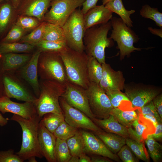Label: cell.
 Segmentation results:
<instances>
[{"label":"cell","mask_w":162,"mask_h":162,"mask_svg":"<svg viewBox=\"0 0 162 162\" xmlns=\"http://www.w3.org/2000/svg\"><path fill=\"white\" fill-rule=\"evenodd\" d=\"M35 46L26 43L17 42L11 43H0V54L7 53H29Z\"/></svg>","instance_id":"obj_28"},{"label":"cell","mask_w":162,"mask_h":162,"mask_svg":"<svg viewBox=\"0 0 162 162\" xmlns=\"http://www.w3.org/2000/svg\"><path fill=\"white\" fill-rule=\"evenodd\" d=\"M42 22L35 17L21 15L18 16L15 24L27 32L34 30L40 25Z\"/></svg>","instance_id":"obj_41"},{"label":"cell","mask_w":162,"mask_h":162,"mask_svg":"<svg viewBox=\"0 0 162 162\" xmlns=\"http://www.w3.org/2000/svg\"><path fill=\"white\" fill-rule=\"evenodd\" d=\"M38 75L42 80L55 81L65 86L69 82L58 52H41L38 62Z\"/></svg>","instance_id":"obj_5"},{"label":"cell","mask_w":162,"mask_h":162,"mask_svg":"<svg viewBox=\"0 0 162 162\" xmlns=\"http://www.w3.org/2000/svg\"><path fill=\"white\" fill-rule=\"evenodd\" d=\"M79 131L78 129L72 127L64 120L56 129L53 134L56 138L66 140L75 135Z\"/></svg>","instance_id":"obj_38"},{"label":"cell","mask_w":162,"mask_h":162,"mask_svg":"<svg viewBox=\"0 0 162 162\" xmlns=\"http://www.w3.org/2000/svg\"><path fill=\"white\" fill-rule=\"evenodd\" d=\"M61 96L69 105L82 112L92 120L95 118L90 109L86 89L69 82Z\"/></svg>","instance_id":"obj_13"},{"label":"cell","mask_w":162,"mask_h":162,"mask_svg":"<svg viewBox=\"0 0 162 162\" xmlns=\"http://www.w3.org/2000/svg\"><path fill=\"white\" fill-rule=\"evenodd\" d=\"M84 15L81 10L77 8L62 27L68 46L80 52H83L85 50L83 38L86 30Z\"/></svg>","instance_id":"obj_7"},{"label":"cell","mask_w":162,"mask_h":162,"mask_svg":"<svg viewBox=\"0 0 162 162\" xmlns=\"http://www.w3.org/2000/svg\"><path fill=\"white\" fill-rule=\"evenodd\" d=\"M162 123H158L154 127V132L150 135L156 140L161 141L162 139Z\"/></svg>","instance_id":"obj_48"},{"label":"cell","mask_w":162,"mask_h":162,"mask_svg":"<svg viewBox=\"0 0 162 162\" xmlns=\"http://www.w3.org/2000/svg\"><path fill=\"white\" fill-rule=\"evenodd\" d=\"M72 156L79 157L84 152V143L80 131L66 140Z\"/></svg>","instance_id":"obj_31"},{"label":"cell","mask_w":162,"mask_h":162,"mask_svg":"<svg viewBox=\"0 0 162 162\" xmlns=\"http://www.w3.org/2000/svg\"><path fill=\"white\" fill-rule=\"evenodd\" d=\"M80 131L84 141L85 153L106 157L117 162L120 161L117 154L111 152L95 134L85 130Z\"/></svg>","instance_id":"obj_14"},{"label":"cell","mask_w":162,"mask_h":162,"mask_svg":"<svg viewBox=\"0 0 162 162\" xmlns=\"http://www.w3.org/2000/svg\"><path fill=\"white\" fill-rule=\"evenodd\" d=\"M132 127L128 128V131L130 137L139 142H143L146 139V136L145 135L147 129L146 125L140 122L139 117L133 122Z\"/></svg>","instance_id":"obj_36"},{"label":"cell","mask_w":162,"mask_h":162,"mask_svg":"<svg viewBox=\"0 0 162 162\" xmlns=\"http://www.w3.org/2000/svg\"><path fill=\"white\" fill-rule=\"evenodd\" d=\"M14 72H4L2 81L5 95L10 98L33 103L37 98L22 83Z\"/></svg>","instance_id":"obj_12"},{"label":"cell","mask_w":162,"mask_h":162,"mask_svg":"<svg viewBox=\"0 0 162 162\" xmlns=\"http://www.w3.org/2000/svg\"><path fill=\"white\" fill-rule=\"evenodd\" d=\"M148 29L152 34L162 38V28L159 29L153 28L152 27H148Z\"/></svg>","instance_id":"obj_51"},{"label":"cell","mask_w":162,"mask_h":162,"mask_svg":"<svg viewBox=\"0 0 162 162\" xmlns=\"http://www.w3.org/2000/svg\"><path fill=\"white\" fill-rule=\"evenodd\" d=\"M55 154L56 162H68L72 155L66 140L56 138Z\"/></svg>","instance_id":"obj_35"},{"label":"cell","mask_w":162,"mask_h":162,"mask_svg":"<svg viewBox=\"0 0 162 162\" xmlns=\"http://www.w3.org/2000/svg\"><path fill=\"white\" fill-rule=\"evenodd\" d=\"M98 0H85L83 3L81 11L83 14H85L89 10L94 7Z\"/></svg>","instance_id":"obj_47"},{"label":"cell","mask_w":162,"mask_h":162,"mask_svg":"<svg viewBox=\"0 0 162 162\" xmlns=\"http://www.w3.org/2000/svg\"><path fill=\"white\" fill-rule=\"evenodd\" d=\"M92 120L97 126L106 132L117 134L125 138L130 137L128 128L119 123L111 114L106 118L100 119L94 118Z\"/></svg>","instance_id":"obj_23"},{"label":"cell","mask_w":162,"mask_h":162,"mask_svg":"<svg viewBox=\"0 0 162 162\" xmlns=\"http://www.w3.org/2000/svg\"><path fill=\"white\" fill-rule=\"evenodd\" d=\"M41 52L37 50L32 55L29 61L17 70V75L27 82L33 89L38 98L40 92L38 80V62Z\"/></svg>","instance_id":"obj_15"},{"label":"cell","mask_w":162,"mask_h":162,"mask_svg":"<svg viewBox=\"0 0 162 162\" xmlns=\"http://www.w3.org/2000/svg\"><path fill=\"white\" fill-rule=\"evenodd\" d=\"M142 115L144 118L152 122L154 127L158 123H162L159 122L155 117L150 115L145 114Z\"/></svg>","instance_id":"obj_52"},{"label":"cell","mask_w":162,"mask_h":162,"mask_svg":"<svg viewBox=\"0 0 162 162\" xmlns=\"http://www.w3.org/2000/svg\"><path fill=\"white\" fill-rule=\"evenodd\" d=\"M39 82V96L34 102L37 114L42 118L50 112L63 113L59 98L64 92L66 86L55 81L42 80Z\"/></svg>","instance_id":"obj_4"},{"label":"cell","mask_w":162,"mask_h":162,"mask_svg":"<svg viewBox=\"0 0 162 162\" xmlns=\"http://www.w3.org/2000/svg\"><path fill=\"white\" fill-rule=\"evenodd\" d=\"M2 57V54H0V59H1Z\"/></svg>","instance_id":"obj_60"},{"label":"cell","mask_w":162,"mask_h":162,"mask_svg":"<svg viewBox=\"0 0 162 162\" xmlns=\"http://www.w3.org/2000/svg\"><path fill=\"white\" fill-rule=\"evenodd\" d=\"M150 157L154 162H159L162 159V146L148 134L145 141Z\"/></svg>","instance_id":"obj_33"},{"label":"cell","mask_w":162,"mask_h":162,"mask_svg":"<svg viewBox=\"0 0 162 162\" xmlns=\"http://www.w3.org/2000/svg\"><path fill=\"white\" fill-rule=\"evenodd\" d=\"M32 55L29 53L2 54L1 59L3 72H14L17 70L29 61Z\"/></svg>","instance_id":"obj_21"},{"label":"cell","mask_w":162,"mask_h":162,"mask_svg":"<svg viewBox=\"0 0 162 162\" xmlns=\"http://www.w3.org/2000/svg\"><path fill=\"white\" fill-rule=\"evenodd\" d=\"M85 0H53L51 8L45 14L43 22L62 27L73 12L82 6Z\"/></svg>","instance_id":"obj_10"},{"label":"cell","mask_w":162,"mask_h":162,"mask_svg":"<svg viewBox=\"0 0 162 162\" xmlns=\"http://www.w3.org/2000/svg\"><path fill=\"white\" fill-rule=\"evenodd\" d=\"M93 133L103 141L113 154H116L126 144L125 138L118 134L107 132L104 130Z\"/></svg>","instance_id":"obj_24"},{"label":"cell","mask_w":162,"mask_h":162,"mask_svg":"<svg viewBox=\"0 0 162 162\" xmlns=\"http://www.w3.org/2000/svg\"><path fill=\"white\" fill-rule=\"evenodd\" d=\"M12 0H0V3L4 1H11Z\"/></svg>","instance_id":"obj_59"},{"label":"cell","mask_w":162,"mask_h":162,"mask_svg":"<svg viewBox=\"0 0 162 162\" xmlns=\"http://www.w3.org/2000/svg\"><path fill=\"white\" fill-rule=\"evenodd\" d=\"M21 0H12L11 2L14 7L16 9Z\"/></svg>","instance_id":"obj_56"},{"label":"cell","mask_w":162,"mask_h":162,"mask_svg":"<svg viewBox=\"0 0 162 162\" xmlns=\"http://www.w3.org/2000/svg\"><path fill=\"white\" fill-rule=\"evenodd\" d=\"M35 46L41 52L60 53L68 47L66 42L48 41L42 40Z\"/></svg>","instance_id":"obj_32"},{"label":"cell","mask_w":162,"mask_h":162,"mask_svg":"<svg viewBox=\"0 0 162 162\" xmlns=\"http://www.w3.org/2000/svg\"><path fill=\"white\" fill-rule=\"evenodd\" d=\"M91 162H112L111 159L106 157L99 155H92L90 157Z\"/></svg>","instance_id":"obj_49"},{"label":"cell","mask_w":162,"mask_h":162,"mask_svg":"<svg viewBox=\"0 0 162 162\" xmlns=\"http://www.w3.org/2000/svg\"><path fill=\"white\" fill-rule=\"evenodd\" d=\"M59 102L64 121L70 126L93 132L103 130L84 113L69 105L62 96L59 98Z\"/></svg>","instance_id":"obj_11"},{"label":"cell","mask_w":162,"mask_h":162,"mask_svg":"<svg viewBox=\"0 0 162 162\" xmlns=\"http://www.w3.org/2000/svg\"><path fill=\"white\" fill-rule=\"evenodd\" d=\"M141 114L149 115L155 117L159 122H162V119L155 109L152 100L140 108Z\"/></svg>","instance_id":"obj_45"},{"label":"cell","mask_w":162,"mask_h":162,"mask_svg":"<svg viewBox=\"0 0 162 162\" xmlns=\"http://www.w3.org/2000/svg\"><path fill=\"white\" fill-rule=\"evenodd\" d=\"M45 22H42L37 27L29 34L25 35L20 40L21 43L28 44L35 46L42 40Z\"/></svg>","instance_id":"obj_39"},{"label":"cell","mask_w":162,"mask_h":162,"mask_svg":"<svg viewBox=\"0 0 162 162\" xmlns=\"http://www.w3.org/2000/svg\"><path fill=\"white\" fill-rule=\"evenodd\" d=\"M125 143L136 158L146 162L149 161L148 155L143 142H139L130 137L125 138Z\"/></svg>","instance_id":"obj_34"},{"label":"cell","mask_w":162,"mask_h":162,"mask_svg":"<svg viewBox=\"0 0 162 162\" xmlns=\"http://www.w3.org/2000/svg\"><path fill=\"white\" fill-rule=\"evenodd\" d=\"M120 160L123 162H138L139 159L134 155L129 147L124 145L117 153Z\"/></svg>","instance_id":"obj_43"},{"label":"cell","mask_w":162,"mask_h":162,"mask_svg":"<svg viewBox=\"0 0 162 162\" xmlns=\"http://www.w3.org/2000/svg\"><path fill=\"white\" fill-rule=\"evenodd\" d=\"M53 0H21L16 9L19 16L35 17L43 22L44 16Z\"/></svg>","instance_id":"obj_18"},{"label":"cell","mask_w":162,"mask_h":162,"mask_svg":"<svg viewBox=\"0 0 162 162\" xmlns=\"http://www.w3.org/2000/svg\"><path fill=\"white\" fill-rule=\"evenodd\" d=\"M56 138L39 122L38 128V141L40 152L48 162H56L55 149Z\"/></svg>","instance_id":"obj_19"},{"label":"cell","mask_w":162,"mask_h":162,"mask_svg":"<svg viewBox=\"0 0 162 162\" xmlns=\"http://www.w3.org/2000/svg\"><path fill=\"white\" fill-rule=\"evenodd\" d=\"M140 14L143 18L153 20L157 26L162 28V13L157 8H152L148 4L144 5L140 10Z\"/></svg>","instance_id":"obj_37"},{"label":"cell","mask_w":162,"mask_h":162,"mask_svg":"<svg viewBox=\"0 0 162 162\" xmlns=\"http://www.w3.org/2000/svg\"><path fill=\"white\" fill-rule=\"evenodd\" d=\"M3 73L2 69V62H0V98L5 95L2 81Z\"/></svg>","instance_id":"obj_50"},{"label":"cell","mask_w":162,"mask_h":162,"mask_svg":"<svg viewBox=\"0 0 162 162\" xmlns=\"http://www.w3.org/2000/svg\"><path fill=\"white\" fill-rule=\"evenodd\" d=\"M24 160L15 154L12 149L0 151V162H23Z\"/></svg>","instance_id":"obj_44"},{"label":"cell","mask_w":162,"mask_h":162,"mask_svg":"<svg viewBox=\"0 0 162 162\" xmlns=\"http://www.w3.org/2000/svg\"><path fill=\"white\" fill-rule=\"evenodd\" d=\"M28 160L29 162H37L36 159V157H32L29 158Z\"/></svg>","instance_id":"obj_57"},{"label":"cell","mask_w":162,"mask_h":162,"mask_svg":"<svg viewBox=\"0 0 162 162\" xmlns=\"http://www.w3.org/2000/svg\"><path fill=\"white\" fill-rule=\"evenodd\" d=\"M110 114L124 126L129 128L132 127L134 121L139 117L134 110H125L119 108H113Z\"/></svg>","instance_id":"obj_26"},{"label":"cell","mask_w":162,"mask_h":162,"mask_svg":"<svg viewBox=\"0 0 162 162\" xmlns=\"http://www.w3.org/2000/svg\"><path fill=\"white\" fill-rule=\"evenodd\" d=\"M41 118L36 114L29 119L14 114L10 120L16 122L22 131V140L20 150L16 152L24 161L32 157L40 158L43 157L40 152L38 141V128Z\"/></svg>","instance_id":"obj_1"},{"label":"cell","mask_w":162,"mask_h":162,"mask_svg":"<svg viewBox=\"0 0 162 162\" xmlns=\"http://www.w3.org/2000/svg\"><path fill=\"white\" fill-rule=\"evenodd\" d=\"M64 120V117L63 113L50 112L44 115L40 122L48 130L53 134Z\"/></svg>","instance_id":"obj_30"},{"label":"cell","mask_w":162,"mask_h":162,"mask_svg":"<svg viewBox=\"0 0 162 162\" xmlns=\"http://www.w3.org/2000/svg\"><path fill=\"white\" fill-rule=\"evenodd\" d=\"M42 40L66 42L65 37L62 28L45 22Z\"/></svg>","instance_id":"obj_27"},{"label":"cell","mask_w":162,"mask_h":162,"mask_svg":"<svg viewBox=\"0 0 162 162\" xmlns=\"http://www.w3.org/2000/svg\"><path fill=\"white\" fill-rule=\"evenodd\" d=\"M79 162H91V158L84 152L79 157Z\"/></svg>","instance_id":"obj_53"},{"label":"cell","mask_w":162,"mask_h":162,"mask_svg":"<svg viewBox=\"0 0 162 162\" xmlns=\"http://www.w3.org/2000/svg\"><path fill=\"white\" fill-rule=\"evenodd\" d=\"M103 72L99 85L105 92L112 90L123 91L125 79L122 71H115L106 62L102 64Z\"/></svg>","instance_id":"obj_16"},{"label":"cell","mask_w":162,"mask_h":162,"mask_svg":"<svg viewBox=\"0 0 162 162\" xmlns=\"http://www.w3.org/2000/svg\"><path fill=\"white\" fill-rule=\"evenodd\" d=\"M68 162H79V157L72 156Z\"/></svg>","instance_id":"obj_55"},{"label":"cell","mask_w":162,"mask_h":162,"mask_svg":"<svg viewBox=\"0 0 162 162\" xmlns=\"http://www.w3.org/2000/svg\"><path fill=\"white\" fill-rule=\"evenodd\" d=\"M112 29L110 38L116 42L117 48L120 51V59L125 56L129 57L135 51H140L142 48H136L134 44L137 42L139 38L130 27L128 26L120 18L112 17L110 19Z\"/></svg>","instance_id":"obj_6"},{"label":"cell","mask_w":162,"mask_h":162,"mask_svg":"<svg viewBox=\"0 0 162 162\" xmlns=\"http://www.w3.org/2000/svg\"><path fill=\"white\" fill-rule=\"evenodd\" d=\"M152 101L156 111L162 119V93L156 96Z\"/></svg>","instance_id":"obj_46"},{"label":"cell","mask_w":162,"mask_h":162,"mask_svg":"<svg viewBox=\"0 0 162 162\" xmlns=\"http://www.w3.org/2000/svg\"><path fill=\"white\" fill-rule=\"evenodd\" d=\"M112 14L103 4L90 9L84 15L86 30L94 26L107 23L112 17Z\"/></svg>","instance_id":"obj_20"},{"label":"cell","mask_w":162,"mask_h":162,"mask_svg":"<svg viewBox=\"0 0 162 162\" xmlns=\"http://www.w3.org/2000/svg\"><path fill=\"white\" fill-rule=\"evenodd\" d=\"M104 5L112 12L118 14L128 26L130 28L133 26V22L130 16L134 14L135 11L133 10H126L122 0H110Z\"/></svg>","instance_id":"obj_25"},{"label":"cell","mask_w":162,"mask_h":162,"mask_svg":"<svg viewBox=\"0 0 162 162\" xmlns=\"http://www.w3.org/2000/svg\"><path fill=\"white\" fill-rule=\"evenodd\" d=\"M106 92L113 108L120 109L122 103H130L125 93L121 91H109Z\"/></svg>","instance_id":"obj_42"},{"label":"cell","mask_w":162,"mask_h":162,"mask_svg":"<svg viewBox=\"0 0 162 162\" xmlns=\"http://www.w3.org/2000/svg\"><path fill=\"white\" fill-rule=\"evenodd\" d=\"M16 14V9L11 1H4L0 3V38L2 39L12 26Z\"/></svg>","instance_id":"obj_22"},{"label":"cell","mask_w":162,"mask_h":162,"mask_svg":"<svg viewBox=\"0 0 162 162\" xmlns=\"http://www.w3.org/2000/svg\"><path fill=\"white\" fill-rule=\"evenodd\" d=\"M87 68L88 78L90 82L99 84L102 74V64L94 57L88 56Z\"/></svg>","instance_id":"obj_29"},{"label":"cell","mask_w":162,"mask_h":162,"mask_svg":"<svg viewBox=\"0 0 162 162\" xmlns=\"http://www.w3.org/2000/svg\"><path fill=\"white\" fill-rule=\"evenodd\" d=\"M26 32L21 27L14 24L6 35L1 39L0 43L17 42L21 40Z\"/></svg>","instance_id":"obj_40"},{"label":"cell","mask_w":162,"mask_h":162,"mask_svg":"<svg viewBox=\"0 0 162 162\" xmlns=\"http://www.w3.org/2000/svg\"><path fill=\"white\" fill-rule=\"evenodd\" d=\"M0 112L3 114L11 113L26 119H29L37 114L34 103L14 102L6 95L0 98Z\"/></svg>","instance_id":"obj_17"},{"label":"cell","mask_w":162,"mask_h":162,"mask_svg":"<svg viewBox=\"0 0 162 162\" xmlns=\"http://www.w3.org/2000/svg\"><path fill=\"white\" fill-rule=\"evenodd\" d=\"M91 110L95 118L108 117L113 107L106 92L99 84L90 82L86 89Z\"/></svg>","instance_id":"obj_8"},{"label":"cell","mask_w":162,"mask_h":162,"mask_svg":"<svg viewBox=\"0 0 162 162\" xmlns=\"http://www.w3.org/2000/svg\"><path fill=\"white\" fill-rule=\"evenodd\" d=\"M124 89L132 107L140 109L161 93L162 89L152 85L131 82L125 84Z\"/></svg>","instance_id":"obj_9"},{"label":"cell","mask_w":162,"mask_h":162,"mask_svg":"<svg viewBox=\"0 0 162 162\" xmlns=\"http://www.w3.org/2000/svg\"><path fill=\"white\" fill-rule=\"evenodd\" d=\"M59 53L69 82L86 89L90 82L87 73L88 56L85 52H78L68 46Z\"/></svg>","instance_id":"obj_3"},{"label":"cell","mask_w":162,"mask_h":162,"mask_svg":"<svg viewBox=\"0 0 162 162\" xmlns=\"http://www.w3.org/2000/svg\"><path fill=\"white\" fill-rule=\"evenodd\" d=\"M94 26L85 32L83 43L84 52L88 56L95 58L101 64L105 62V49L114 45L112 40L107 35L112 28L110 21L100 25Z\"/></svg>","instance_id":"obj_2"},{"label":"cell","mask_w":162,"mask_h":162,"mask_svg":"<svg viewBox=\"0 0 162 162\" xmlns=\"http://www.w3.org/2000/svg\"><path fill=\"white\" fill-rule=\"evenodd\" d=\"M0 112V126H4L6 125L8 122V119L4 117Z\"/></svg>","instance_id":"obj_54"},{"label":"cell","mask_w":162,"mask_h":162,"mask_svg":"<svg viewBox=\"0 0 162 162\" xmlns=\"http://www.w3.org/2000/svg\"><path fill=\"white\" fill-rule=\"evenodd\" d=\"M102 4L105 5L110 0H101Z\"/></svg>","instance_id":"obj_58"}]
</instances>
